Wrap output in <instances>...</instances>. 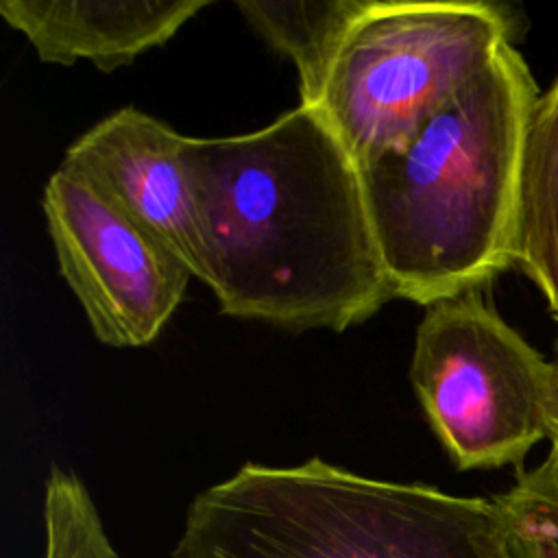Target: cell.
<instances>
[{"label":"cell","mask_w":558,"mask_h":558,"mask_svg":"<svg viewBox=\"0 0 558 558\" xmlns=\"http://www.w3.org/2000/svg\"><path fill=\"white\" fill-rule=\"evenodd\" d=\"M220 312L290 331H344L395 299L360 168L325 118L296 105L259 131L181 137Z\"/></svg>","instance_id":"cell-1"},{"label":"cell","mask_w":558,"mask_h":558,"mask_svg":"<svg viewBox=\"0 0 558 558\" xmlns=\"http://www.w3.org/2000/svg\"><path fill=\"white\" fill-rule=\"evenodd\" d=\"M536 100L530 68L506 41L399 148L357 166L395 299L427 307L514 264Z\"/></svg>","instance_id":"cell-2"},{"label":"cell","mask_w":558,"mask_h":558,"mask_svg":"<svg viewBox=\"0 0 558 558\" xmlns=\"http://www.w3.org/2000/svg\"><path fill=\"white\" fill-rule=\"evenodd\" d=\"M172 558H525L495 497L375 480L320 458L242 464L187 506Z\"/></svg>","instance_id":"cell-3"},{"label":"cell","mask_w":558,"mask_h":558,"mask_svg":"<svg viewBox=\"0 0 558 558\" xmlns=\"http://www.w3.org/2000/svg\"><path fill=\"white\" fill-rule=\"evenodd\" d=\"M488 2L373 0L333 59L314 109L360 166L399 148L510 41Z\"/></svg>","instance_id":"cell-4"},{"label":"cell","mask_w":558,"mask_h":558,"mask_svg":"<svg viewBox=\"0 0 558 558\" xmlns=\"http://www.w3.org/2000/svg\"><path fill=\"white\" fill-rule=\"evenodd\" d=\"M410 381L460 471L519 464L558 423V364L545 362L480 290L425 307Z\"/></svg>","instance_id":"cell-5"},{"label":"cell","mask_w":558,"mask_h":558,"mask_svg":"<svg viewBox=\"0 0 558 558\" xmlns=\"http://www.w3.org/2000/svg\"><path fill=\"white\" fill-rule=\"evenodd\" d=\"M41 207L59 270L94 336L116 349L150 344L179 307L192 270L78 170L59 166Z\"/></svg>","instance_id":"cell-6"},{"label":"cell","mask_w":558,"mask_h":558,"mask_svg":"<svg viewBox=\"0 0 558 558\" xmlns=\"http://www.w3.org/2000/svg\"><path fill=\"white\" fill-rule=\"evenodd\" d=\"M181 133L124 107L83 133L61 166L89 177L122 211L168 246L194 275L203 272V242Z\"/></svg>","instance_id":"cell-7"},{"label":"cell","mask_w":558,"mask_h":558,"mask_svg":"<svg viewBox=\"0 0 558 558\" xmlns=\"http://www.w3.org/2000/svg\"><path fill=\"white\" fill-rule=\"evenodd\" d=\"M207 0H2V20L20 31L46 63L89 59L111 72L172 39Z\"/></svg>","instance_id":"cell-8"},{"label":"cell","mask_w":558,"mask_h":558,"mask_svg":"<svg viewBox=\"0 0 558 558\" xmlns=\"http://www.w3.org/2000/svg\"><path fill=\"white\" fill-rule=\"evenodd\" d=\"M514 266L558 318V81L538 96L525 137Z\"/></svg>","instance_id":"cell-9"},{"label":"cell","mask_w":558,"mask_h":558,"mask_svg":"<svg viewBox=\"0 0 558 558\" xmlns=\"http://www.w3.org/2000/svg\"><path fill=\"white\" fill-rule=\"evenodd\" d=\"M373 0H238L244 20L299 72L301 105L314 107L347 35Z\"/></svg>","instance_id":"cell-10"},{"label":"cell","mask_w":558,"mask_h":558,"mask_svg":"<svg viewBox=\"0 0 558 558\" xmlns=\"http://www.w3.org/2000/svg\"><path fill=\"white\" fill-rule=\"evenodd\" d=\"M44 558H120L81 477L52 464L44 482Z\"/></svg>","instance_id":"cell-11"},{"label":"cell","mask_w":558,"mask_h":558,"mask_svg":"<svg viewBox=\"0 0 558 558\" xmlns=\"http://www.w3.org/2000/svg\"><path fill=\"white\" fill-rule=\"evenodd\" d=\"M495 499L525 558H558V453L549 451L538 466L521 471Z\"/></svg>","instance_id":"cell-12"},{"label":"cell","mask_w":558,"mask_h":558,"mask_svg":"<svg viewBox=\"0 0 558 558\" xmlns=\"http://www.w3.org/2000/svg\"><path fill=\"white\" fill-rule=\"evenodd\" d=\"M551 451L558 453V423H556V429H554V436H551Z\"/></svg>","instance_id":"cell-13"}]
</instances>
